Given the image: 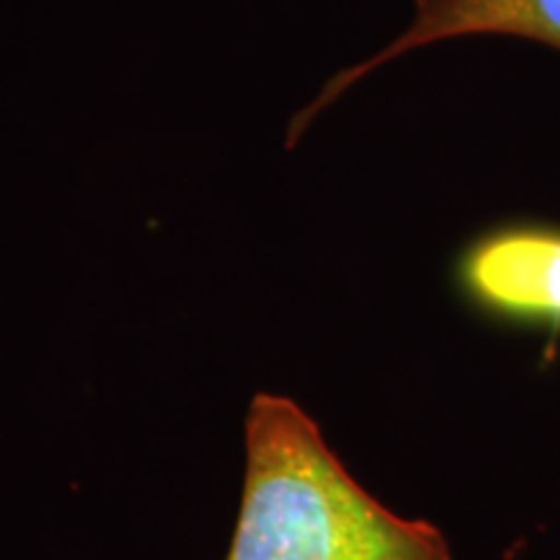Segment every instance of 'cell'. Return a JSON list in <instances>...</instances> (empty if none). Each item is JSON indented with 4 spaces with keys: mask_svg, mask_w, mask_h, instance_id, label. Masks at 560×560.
Returning a JSON list of instances; mask_svg holds the SVG:
<instances>
[{
    "mask_svg": "<svg viewBox=\"0 0 560 560\" xmlns=\"http://www.w3.org/2000/svg\"><path fill=\"white\" fill-rule=\"evenodd\" d=\"M462 304L488 325L540 335L548 361L560 350V223L509 219L462 244L452 262Z\"/></svg>",
    "mask_w": 560,
    "mask_h": 560,
    "instance_id": "2",
    "label": "cell"
},
{
    "mask_svg": "<svg viewBox=\"0 0 560 560\" xmlns=\"http://www.w3.org/2000/svg\"><path fill=\"white\" fill-rule=\"evenodd\" d=\"M520 37L540 42L560 52V0H416L410 30L392 39L380 55L340 70L325 83L319 96L293 115L285 149H293L322 109L338 102L346 91L384 62L402 58L418 47L462 37Z\"/></svg>",
    "mask_w": 560,
    "mask_h": 560,
    "instance_id": "3",
    "label": "cell"
},
{
    "mask_svg": "<svg viewBox=\"0 0 560 560\" xmlns=\"http://www.w3.org/2000/svg\"><path fill=\"white\" fill-rule=\"evenodd\" d=\"M247 472L226 560H452L446 537L353 480L319 425L260 392L244 418Z\"/></svg>",
    "mask_w": 560,
    "mask_h": 560,
    "instance_id": "1",
    "label": "cell"
}]
</instances>
